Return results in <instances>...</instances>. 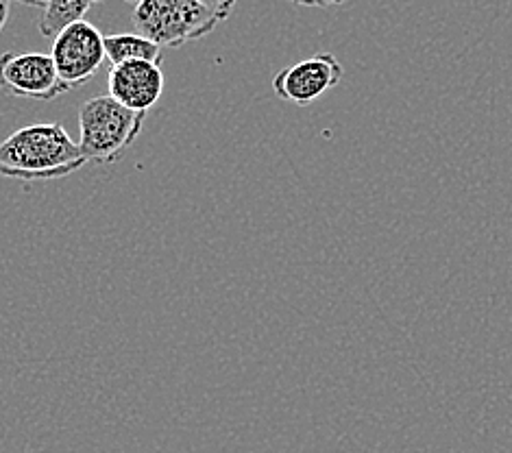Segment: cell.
Segmentation results:
<instances>
[{"mask_svg":"<svg viewBox=\"0 0 512 453\" xmlns=\"http://www.w3.org/2000/svg\"><path fill=\"white\" fill-rule=\"evenodd\" d=\"M88 159L59 122H35L0 142V177L20 181L64 179Z\"/></svg>","mask_w":512,"mask_h":453,"instance_id":"cell-1","label":"cell"},{"mask_svg":"<svg viewBox=\"0 0 512 453\" xmlns=\"http://www.w3.org/2000/svg\"><path fill=\"white\" fill-rule=\"evenodd\" d=\"M146 114L120 105L109 94L79 109V149L88 162L114 164L142 133Z\"/></svg>","mask_w":512,"mask_h":453,"instance_id":"cell-2","label":"cell"},{"mask_svg":"<svg viewBox=\"0 0 512 453\" xmlns=\"http://www.w3.org/2000/svg\"><path fill=\"white\" fill-rule=\"evenodd\" d=\"M223 18L199 0H140L133 27L160 48H181L210 35Z\"/></svg>","mask_w":512,"mask_h":453,"instance_id":"cell-3","label":"cell"},{"mask_svg":"<svg viewBox=\"0 0 512 453\" xmlns=\"http://www.w3.org/2000/svg\"><path fill=\"white\" fill-rule=\"evenodd\" d=\"M48 55L70 92L94 79L105 64V35L85 18L75 20L55 35Z\"/></svg>","mask_w":512,"mask_h":453,"instance_id":"cell-4","label":"cell"},{"mask_svg":"<svg viewBox=\"0 0 512 453\" xmlns=\"http://www.w3.org/2000/svg\"><path fill=\"white\" fill-rule=\"evenodd\" d=\"M0 90L22 101H55L66 94L53 57L33 51H7L0 55Z\"/></svg>","mask_w":512,"mask_h":453,"instance_id":"cell-5","label":"cell"},{"mask_svg":"<svg viewBox=\"0 0 512 453\" xmlns=\"http://www.w3.org/2000/svg\"><path fill=\"white\" fill-rule=\"evenodd\" d=\"M345 77V68L332 53H316L279 70L273 79L277 99L306 107L334 90Z\"/></svg>","mask_w":512,"mask_h":453,"instance_id":"cell-6","label":"cell"},{"mask_svg":"<svg viewBox=\"0 0 512 453\" xmlns=\"http://www.w3.org/2000/svg\"><path fill=\"white\" fill-rule=\"evenodd\" d=\"M109 96L133 112H149L164 94V72L157 61H127L107 75Z\"/></svg>","mask_w":512,"mask_h":453,"instance_id":"cell-7","label":"cell"},{"mask_svg":"<svg viewBox=\"0 0 512 453\" xmlns=\"http://www.w3.org/2000/svg\"><path fill=\"white\" fill-rule=\"evenodd\" d=\"M105 55L109 64H127V61H157L162 64V48L146 40L140 33L105 35Z\"/></svg>","mask_w":512,"mask_h":453,"instance_id":"cell-8","label":"cell"},{"mask_svg":"<svg viewBox=\"0 0 512 453\" xmlns=\"http://www.w3.org/2000/svg\"><path fill=\"white\" fill-rule=\"evenodd\" d=\"M96 3H101V0H48L40 20V33L44 38L53 40L66 24L85 18Z\"/></svg>","mask_w":512,"mask_h":453,"instance_id":"cell-9","label":"cell"},{"mask_svg":"<svg viewBox=\"0 0 512 453\" xmlns=\"http://www.w3.org/2000/svg\"><path fill=\"white\" fill-rule=\"evenodd\" d=\"M207 9H212L214 14L221 16L223 20H227L231 16V11H234L238 0H199Z\"/></svg>","mask_w":512,"mask_h":453,"instance_id":"cell-10","label":"cell"},{"mask_svg":"<svg viewBox=\"0 0 512 453\" xmlns=\"http://www.w3.org/2000/svg\"><path fill=\"white\" fill-rule=\"evenodd\" d=\"M290 3L299 7H334L347 3V0H290Z\"/></svg>","mask_w":512,"mask_h":453,"instance_id":"cell-11","label":"cell"},{"mask_svg":"<svg viewBox=\"0 0 512 453\" xmlns=\"http://www.w3.org/2000/svg\"><path fill=\"white\" fill-rule=\"evenodd\" d=\"M9 14H11V0H0V33L5 29Z\"/></svg>","mask_w":512,"mask_h":453,"instance_id":"cell-12","label":"cell"},{"mask_svg":"<svg viewBox=\"0 0 512 453\" xmlns=\"http://www.w3.org/2000/svg\"><path fill=\"white\" fill-rule=\"evenodd\" d=\"M18 3H22V5H31V7H40V9H46L48 0H18Z\"/></svg>","mask_w":512,"mask_h":453,"instance_id":"cell-13","label":"cell"},{"mask_svg":"<svg viewBox=\"0 0 512 453\" xmlns=\"http://www.w3.org/2000/svg\"><path fill=\"white\" fill-rule=\"evenodd\" d=\"M127 3H140V0H127Z\"/></svg>","mask_w":512,"mask_h":453,"instance_id":"cell-14","label":"cell"}]
</instances>
